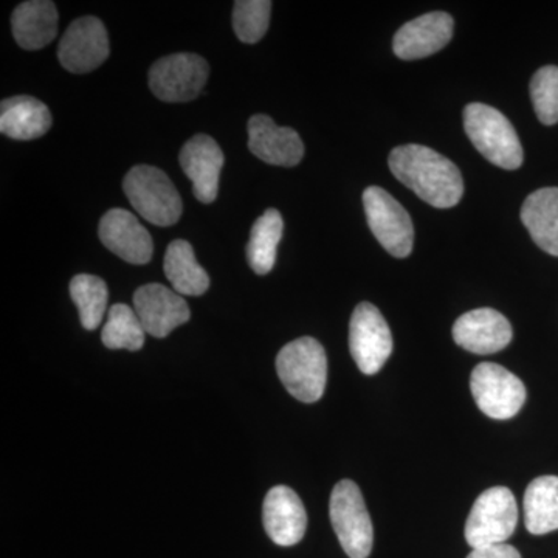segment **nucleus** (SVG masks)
<instances>
[{"mask_svg": "<svg viewBox=\"0 0 558 558\" xmlns=\"http://www.w3.org/2000/svg\"><path fill=\"white\" fill-rule=\"evenodd\" d=\"M388 161L396 179L432 207H457L464 196V179L457 165L428 146H398Z\"/></svg>", "mask_w": 558, "mask_h": 558, "instance_id": "nucleus-1", "label": "nucleus"}, {"mask_svg": "<svg viewBox=\"0 0 558 558\" xmlns=\"http://www.w3.org/2000/svg\"><path fill=\"white\" fill-rule=\"evenodd\" d=\"M465 134L476 149L495 167L519 170L524 154L515 128L498 109L472 102L464 109Z\"/></svg>", "mask_w": 558, "mask_h": 558, "instance_id": "nucleus-2", "label": "nucleus"}, {"mask_svg": "<svg viewBox=\"0 0 558 558\" xmlns=\"http://www.w3.org/2000/svg\"><path fill=\"white\" fill-rule=\"evenodd\" d=\"M277 373L293 398L304 403L317 402L325 395L328 381L325 348L312 337L290 341L279 351Z\"/></svg>", "mask_w": 558, "mask_h": 558, "instance_id": "nucleus-3", "label": "nucleus"}, {"mask_svg": "<svg viewBox=\"0 0 558 558\" xmlns=\"http://www.w3.org/2000/svg\"><path fill=\"white\" fill-rule=\"evenodd\" d=\"M123 190L135 211L154 226H174L182 216L179 191L159 168L149 165L132 168L123 180Z\"/></svg>", "mask_w": 558, "mask_h": 558, "instance_id": "nucleus-4", "label": "nucleus"}, {"mask_svg": "<svg viewBox=\"0 0 558 558\" xmlns=\"http://www.w3.org/2000/svg\"><path fill=\"white\" fill-rule=\"evenodd\" d=\"M329 515L341 548L348 557L368 558L373 550V523L362 492L354 481L341 480L333 487Z\"/></svg>", "mask_w": 558, "mask_h": 558, "instance_id": "nucleus-5", "label": "nucleus"}, {"mask_svg": "<svg viewBox=\"0 0 558 558\" xmlns=\"http://www.w3.org/2000/svg\"><path fill=\"white\" fill-rule=\"evenodd\" d=\"M519 524V506L508 487H492L483 492L470 510L465 523V539L472 549L502 545L512 537Z\"/></svg>", "mask_w": 558, "mask_h": 558, "instance_id": "nucleus-6", "label": "nucleus"}, {"mask_svg": "<svg viewBox=\"0 0 558 558\" xmlns=\"http://www.w3.org/2000/svg\"><path fill=\"white\" fill-rule=\"evenodd\" d=\"M363 207L369 229L381 247L395 258H409L414 245V227L409 211L380 186L365 190Z\"/></svg>", "mask_w": 558, "mask_h": 558, "instance_id": "nucleus-7", "label": "nucleus"}, {"mask_svg": "<svg viewBox=\"0 0 558 558\" xmlns=\"http://www.w3.org/2000/svg\"><path fill=\"white\" fill-rule=\"evenodd\" d=\"M470 389L478 409L497 421L517 416L526 402L523 381L497 363H480L470 376Z\"/></svg>", "mask_w": 558, "mask_h": 558, "instance_id": "nucleus-8", "label": "nucleus"}, {"mask_svg": "<svg viewBox=\"0 0 558 558\" xmlns=\"http://www.w3.org/2000/svg\"><path fill=\"white\" fill-rule=\"evenodd\" d=\"M392 348L387 319L374 304L360 303L349 323V349L359 369L366 376L379 373Z\"/></svg>", "mask_w": 558, "mask_h": 558, "instance_id": "nucleus-9", "label": "nucleus"}, {"mask_svg": "<svg viewBox=\"0 0 558 558\" xmlns=\"http://www.w3.org/2000/svg\"><path fill=\"white\" fill-rule=\"evenodd\" d=\"M208 75V62L199 54L174 53L150 68L149 87L161 101L186 102L199 97Z\"/></svg>", "mask_w": 558, "mask_h": 558, "instance_id": "nucleus-10", "label": "nucleus"}, {"mask_svg": "<svg viewBox=\"0 0 558 558\" xmlns=\"http://www.w3.org/2000/svg\"><path fill=\"white\" fill-rule=\"evenodd\" d=\"M110 53L108 32L98 17L84 16L73 21L62 36L58 58L72 73H89L100 68Z\"/></svg>", "mask_w": 558, "mask_h": 558, "instance_id": "nucleus-11", "label": "nucleus"}, {"mask_svg": "<svg viewBox=\"0 0 558 558\" xmlns=\"http://www.w3.org/2000/svg\"><path fill=\"white\" fill-rule=\"evenodd\" d=\"M134 311L149 336L163 339L189 322V303L175 290L163 284H146L135 290Z\"/></svg>", "mask_w": 558, "mask_h": 558, "instance_id": "nucleus-12", "label": "nucleus"}, {"mask_svg": "<svg viewBox=\"0 0 558 558\" xmlns=\"http://www.w3.org/2000/svg\"><path fill=\"white\" fill-rule=\"evenodd\" d=\"M453 17L444 11H433L400 27L392 50L400 60H422L442 50L453 38Z\"/></svg>", "mask_w": 558, "mask_h": 558, "instance_id": "nucleus-13", "label": "nucleus"}, {"mask_svg": "<svg viewBox=\"0 0 558 558\" xmlns=\"http://www.w3.org/2000/svg\"><path fill=\"white\" fill-rule=\"evenodd\" d=\"M98 234L102 245L126 263L143 266L153 258L154 242L149 231L128 209H109L100 220Z\"/></svg>", "mask_w": 558, "mask_h": 558, "instance_id": "nucleus-14", "label": "nucleus"}, {"mask_svg": "<svg viewBox=\"0 0 558 558\" xmlns=\"http://www.w3.org/2000/svg\"><path fill=\"white\" fill-rule=\"evenodd\" d=\"M509 319L490 307L461 315L453 326L454 343L472 354L487 355L502 351L512 341Z\"/></svg>", "mask_w": 558, "mask_h": 558, "instance_id": "nucleus-15", "label": "nucleus"}, {"mask_svg": "<svg viewBox=\"0 0 558 558\" xmlns=\"http://www.w3.org/2000/svg\"><path fill=\"white\" fill-rule=\"evenodd\" d=\"M179 161L193 183L196 199L202 204L215 202L218 197L220 171L226 161L218 143L209 135H196L180 150Z\"/></svg>", "mask_w": 558, "mask_h": 558, "instance_id": "nucleus-16", "label": "nucleus"}, {"mask_svg": "<svg viewBox=\"0 0 558 558\" xmlns=\"http://www.w3.org/2000/svg\"><path fill=\"white\" fill-rule=\"evenodd\" d=\"M248 148L259 160L275 167H295L304 156V143L292 128H281L267 116L248 121Z\"/></svg>", "mask_w": 558, "mask_h": 558, "instance_id": "nucleus-17", "label": "nucleus"}, {"mask_svg": "<svg viewBox=\"0 0 558 558\" xmlns=\"http://www.w3.org/2000/svg\"><path fill=\"white\" fill-rule=\"evenodd\" d=\"M263 520L267 535L279 546L296 545L306 534V509L288 486L270 488L264 499Z\"/></svg>", "mask_w": 558, "mask_h": 558, "instance_id": "nucleus-18", "label": "nucleus"}, {"mask_svg": "<svg viewBox=\"0 0 558 558\" xmlns=\"http://www.w3.org/2000/svg\"><path fill=\"white\" fill-rule=\"evenodd\" d=\"M13 36L22 49L39 50L58 35V10L50 0H28L11 14Z\"/></svg>", "mask_w": 558, "mask_h": 558, "instance_id": "nucleus-19", "label": "nucleus"}, {"mask_svg": "<svg viewBox=\"0 0 558 558\" xmlns=\"http://www.w3.org/2000/svg\"><path fill=\"white\" fill-rule=\"evenodd\" d=\"M51 121L49 108L28 95L9 98L0 105V132L13 140L43 137L50 131Z\"/></svg>", "mask_w": 558, "mask_h": 558, "instance_id": "nucleus-20", "label": "nucleus"}, {"mask_svg": "<svg viewBox=\"0 0 558 558\" xmlns=\"http://www.w3.org/2000/svg\"><path fill=\"white\" fill-rule=\"evenodd\" d=\"M521 220L539 248L558 256V189H542L527 196Z\"/></svg>", "mask_w": 558, "mask_h": 558, "instance_id": "nucleus-21", "label": "nucleus"}, {"mask_svg": "<svg viewBox=\"0 0 558 558\" xmlns=\"http://www.w3.org/2000/svg\"><path fill=\"white\" fill-rule=\"evenodd\" d=\"M165 275L179 295L201 296L209 288V277L197 263L190 242L172 241L165 255Z\"/></svg>", "mask_w": 558, "mask_h": 558, "instance_id": "nucleus-22", "label": "nucleus"}, {"mask_svg": "<svg viewBox=\"0 0 558 558\" xmlns=\"http://www.w3.org/2000/svg\"><path fill=\"white\" fill-rule=\"evenodd\" d=\"M524 523L531 534L558 531V476H539L524 494Z\"/></svg>", "mask_w": 558, "mask_h": 558, "instance_id": "nucleus-23", "label": "nucleus"}, {"mask_svg": "<svg viewBox=\"0 0 558 558\" xmlns=\"http://www.w3.org/2000/svg\"><path fill=\"white\" fill-rule=\"evenodd\" d=\"M284 222L278 209L269 208L252 227L247 244V260L258 275L270 274L277 263V250Z\"/></svg>", "mask_w": 558, "mask_h": 558, "instance_id": "nucleus-24", "label": "nucleus"}, {"mask_svg": "<svg viewBox=\"0 0 558 558\" xmlns=\"http://www.w3.org/2000/svg\"><path fill=\"white\" fill-rule=\"evenodd\" d=\"M70 296L78 307L83 328L97 329L108 311L109 290L106 282L95 275H76L70 282Z\"/></svg>", "mask_w": 558, "mask_h": 558, "instance_id": "nucleus-25", "label": "nucleus"}, {"mask_svg": "<svg viewBox=\"0 0 558 558\" xmlns=\"http://www.w3.org/2000/svg\"><path fill=\"white\" fill-rule=\"evenodd\" d=\"M146 330L137 312L126 304H113L109 310L108 322L102 328V344L109 349L138 351L145 344Z\"/></svg>", "mask_w": 558, "mask_h": 558, "instance_id": "nucleus-26", "label": "nucleus"}, {"mask_svg": "<svg viewBox=\"0 0 558 558\" xmlns=\"http://www.w3.org/2000/svg\"><path fill=\"white\" fill-rule=\"evenodd\" d=\"M269 0H238L233 7V28L245 44H256L266 35L270 24Z\"/></svg>", "mask_w": 558, "mask_h": 558, "instance_id": "nucleus-27", "label": "nucleus"}, {"mask_svg": "<svg viewBox=\"0 0 558 558\" xmlns=\"http://www.w3.org/2000/svg\"><path fill=\"white\" fill-rule=\"evenodd\" d=\"M531 98L538 120L546 126L558 123V68L538 69L531 81Z\"/></svg>", "mask_w": 558, "mask_h": 558, "instance_id": "nucleus-28", "label": "nucleus"}, {"mask_svg": "<svg viewBox=\"0 0 558 558\" xmlns=\"http://www.w3.org/2000/svg\"><path fill=\"white\" fill-rule=\"evenodd\" d=\"M468 558H521L519 550L513 546L506 545H494L486 546V548L473 549L469 554Z\"/></svg>", "mask_w": 558, "mask_h": 558, "instance_id": "nucleus-29", "label": "nucleus"}]
</instances>
